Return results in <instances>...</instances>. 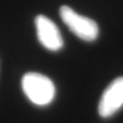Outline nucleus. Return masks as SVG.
<instances>
[{"instance_id": "20e7f679", "label": "nucleus", "mask_w": 123, "mask_h": 123, "mask_svg": "<svg viewBox=\"0 0 123 123\" xmlns=\"http://www.w3.org/2000/svg\"><path fill=\"white\" fill-rule=\"evenodd\" d=\"M35 26L38 40L46 49L57 51L63 47V37L59 28L50 18H46L43 14L37 15L35 18Z\"/></svg>"}, {"instance_id": "7ed1b4c3", "label": "nucleus", "mask_w": 123, "mask_h": 123, "mask_svg": "<svg viewBox=\"0 0 123 123\" xmlns=\"http://www.w3.org/2000/svg\"><path fill=\"white\" fill-rule=\"evenodd\" d=\"M123 107V77H118L103 92L98 111L102 118L115 115Z\"/></svg>"}, {"instance_id": "f257e3e1", "label": "nucleus", "mask_w": 123, "mask_h": 123, "mask_svg": "<svg viewBox=\"0 0 123 123\" xmlns=\"http://www.w3.org/2000/svg\"><path fill=\"white\" fill-rule=\"evenodd\" d=\"M22 88L30 102L37 106H47L55 98V86L45 75L29 72L22 78Z\"/></svg>"}, {"instance_id": "f03ea898", "label": "nucleus", "mask_w": 123, "mask_h": 123, "mask_svg": "<svg viewBox=\"0 0 123 123\" xmlns=\"http://www.w3.org/2000/svg\"><path fill=\"white\" fill-rule=\"evenodd\" d=\"M60 15L64 24L70 31L84 41H94L98 36V26L93 20L77 13L70 6L63 5L60 8Z\"/></svg>"}]
</instances>
